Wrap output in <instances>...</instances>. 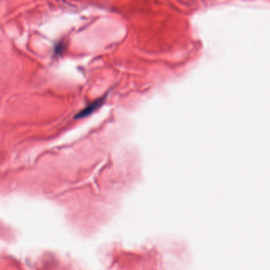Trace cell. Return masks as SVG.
<instances>
[{
    "label": "cell",
    "instance_id": "obj_1",
    "mask_svg": "<svg viewBox=\"0 0 270 270\" xmlns=\"http://www.w3.org/2000/svg\"><path fill=\"white\" fill-rule=\"evenodd\" d=\"M105 98V97H103V98H99L98 100L94 101L92 103H90V105H88L86 107L84 108L83 110H82L80 112L78 113L77 114L75 115V119L84 118V117L90 115L91 113H93V112H95L96 110H98L99 107H101V105L104 103Z\"/></svg>",
    "mask_w": 270,
    "mask_h": 270
}]
</instances>
